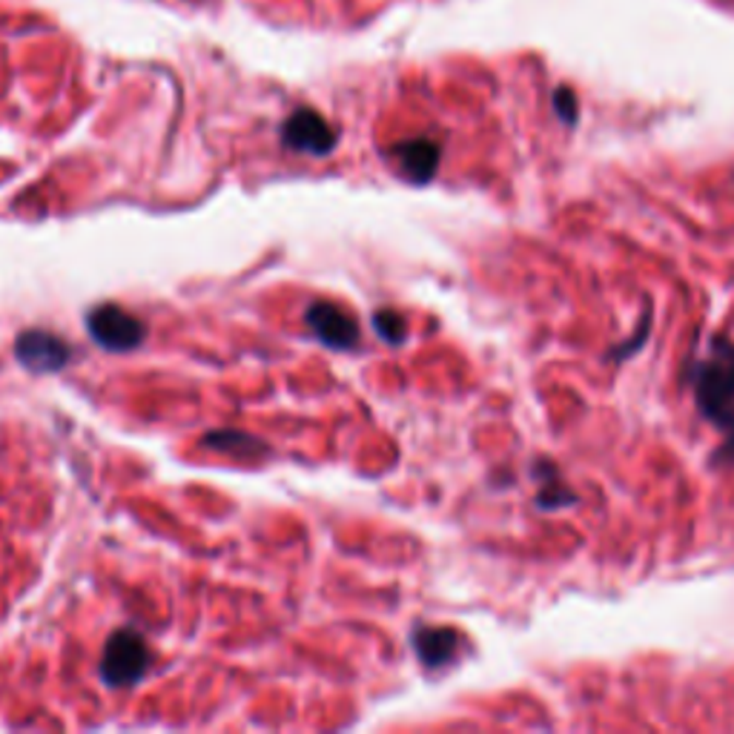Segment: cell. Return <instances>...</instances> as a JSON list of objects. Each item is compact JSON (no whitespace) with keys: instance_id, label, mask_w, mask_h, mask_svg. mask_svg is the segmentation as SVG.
I'll return each mask as SVG.
<instances>
[{"instance_id":"cell-1","label":"cell","mask_w":734,"mask_h":734,"mask_svg":"<svg viewBox=\"0 0 734 734\" xmlns=\"http://www.w3.org/2000/svg\"><path fill=\"white\" fill-rule=\"evenodd\" d=\"M695 390L697 408L703 417L729 436V454L734 456V345L729 339H714L706 359L688 373Z\"/></svg>"},{"instance_id":"cell-2","label":"cell","mask_w":734,"mask_h":734,"mask_svg":"<svg viewBox=\"0 0 734 734\" xmlns=\"http://www.w3.org/2000/svg\"><path fill=\"white\" fill-rule=\"evenodd\" d=\"M89 330H93L95 339L112 350L132 348L144 339V327L139 325V318L127 316L124 310L112 308V304L95 310L89 316Z\"/></svg>"},{"instance_id":"cell-3","label":"cell","mask_w":734,"mask_h":734,"mask_svg":"<svg viewBox=\"0 0 734 734\" xmlns=\"http://www.w3.org/2000/svg\"><path fill=\"white\" fill-rule=\"evenodd\" d=\"M333 141H336V135H333L330 124L313 109H299L287 118L285 144H290L293 149L325 155L333 147Z\"/></svg>"},{"instance_id":"cell-4","label":"cell","mask_w":734,"mask_h":734,"mask_svg":"<svg viewBox=\"0 0 734 734\" xmlns=\"http://www.w3.org/2000/svg\"><path fill=\"white\" fill-rule=\"evenodd\" d=\"M147 663L149 654L144 640L127 634V637H118V640L109 642L107 660H104V672H107V677L112 683H130L144 674Z\"/></svg>"},{"instance_id":"cell-5","label":"cell","mask_w":734,"mask_h":734,"mask_svg":"<svg viewBox=\"0 0 734 734\" xmlns=\"http://www.w3.org/2000/svg\"><path fill=\"white\" fill-rule=\"evenodd\" d=\"M310 325L322 339L336 345V348H348L356 341V325L350 322V316H345L333 304H316V308L310 310Z\"/></svg>"},{"instance_id":"cell-6","label":"cell","mask_w":734,"mask_h":734,"mask_svg":"<svg viewBox=\"0 0 734 734\" xmlns=\"http://www.w3.org/2000/svg\"><path fill=\"white\" fill-rule=\"evenodd\" d=\"M399 158H402V167L413 181H428V178L436 172V164H440V147L433 141H410L399 147Z\"/></svg>"},{"instance_id":"cell-7","label":"cell","mask_w":734,"mask_h":734,"mask_svg":"<svg viewBox=\"0 0 734 734\" xmlns=\"http://www.w3.org/2000/svg\"><path fill=\"white\" fill-rule=\"evenodd\" d=\"M417 649L425 663L440 665V663H445V660H450V654H454L456 634L445 631V628H431V631H422L417 640Z\"/></svg>"},{"instance_id":"cell-8","label":"cell","mask_w":734,"mask_h":734,"mask_svg":"<svg viewBox=\"0 0 734 734\" xmlns=\"http://www.w3.org/2000/svg\"><path fill=\"white\" fill-rule=\"evenodd\" d=\"M554 109H557V116L563 118L565 124H577V95L568 86H559L557 93H554Z\"/></svg>"}]
</instances>
